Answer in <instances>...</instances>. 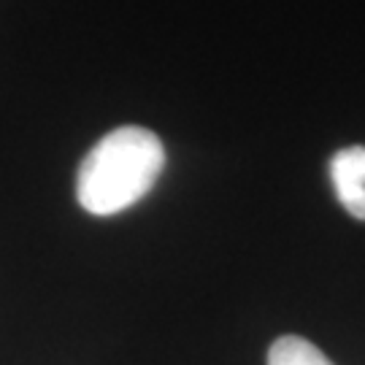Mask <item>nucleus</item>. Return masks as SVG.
<instances>
[{"label":"nucleus","mask_w":365,"mask_h":365,"mask_svg":"<svg viewBox=\"0 0 365 365\" xmlns=\"http://www.w3.org/2000/svg\"><path fill=\"white\" fill-rule=\"evenodd\" d=\"M165 168V146L152 130L125 125L103 135L81 160L76 173L78 206L111 217L149 195Z\"/></svg>","instance_id":"1"},{"label":"nucleus","mask_w":365,"mask_h":365,"mask_svg":"<svg viewBox=\"0 0 365 365\" xmlns=\"http://www.w3.org/2000/svg\"><path fill=\"white\" fill-rule=\"evenodd\" d=\"M330 182L341 206L354 220H365V146H349L333 155Z\"/></svg>","instance_id":"2"},{"label":"nucleus","mask_w":365,"mask_h":365,"mask_svg":"<svg viewBox=\"0 0 365 365\" xmlns=\"http://www.w3.org/2000/svg\"><path fill=\"white\" fill-rule=\"evenodd\" d=\"M268 365H333L312 341L300 336H282L268 349Z\"/></svg>","instance_id":"3"}]
</instances>
